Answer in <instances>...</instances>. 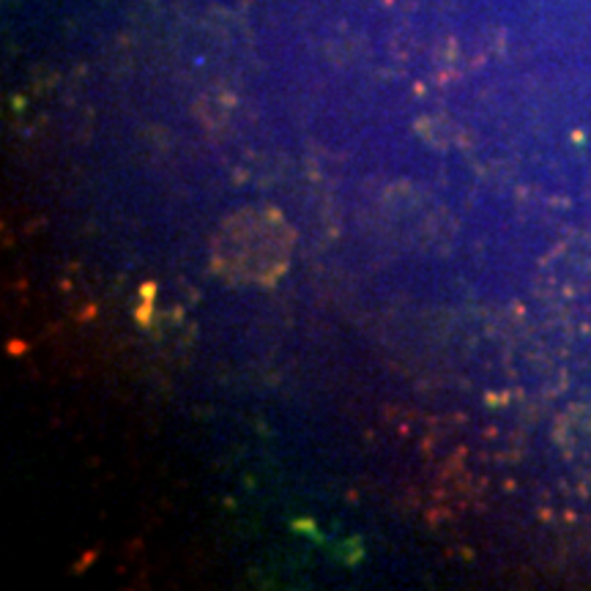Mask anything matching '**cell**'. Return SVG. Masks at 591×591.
<instances>
[{
  "label": "cell",
  "mask_w": 591,
  "mask_h": 591,
  "mask_svg": "<svg viewBox=\"0 0 591 591\" xmlns=\"http://www.w3.org/2000/svg\"><path fill=\"white\" fill-rule=\"evenodd\" d=\"M291 233L277 214H239L217 242V264L228 277L271 280L285 269Z\"/></svg>",
  "instance_id": "1"
}]
</instances>
